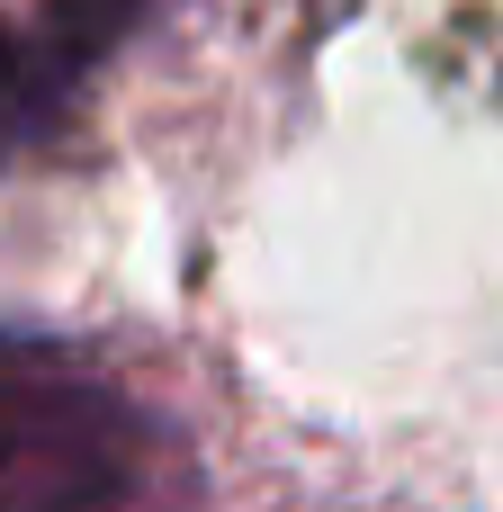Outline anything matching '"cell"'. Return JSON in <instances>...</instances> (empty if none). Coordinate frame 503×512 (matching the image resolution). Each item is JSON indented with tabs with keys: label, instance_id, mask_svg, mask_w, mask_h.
<instances>
[{
	"label": "cell",
	"instance_id": "cell-1",
	"mask_svg": "<svg viewBox=\"0 0 503 512\" xmlns=\"http://www.w3.org/2000/svg\"><path fill=\"white\" fill-rule=\"evenodd\" d=\"M162 486V441L135 396L63 351L0 342V504H135Z\"/></svg>",
	"mask_w": 503,
	"mask_h": 512
},
{
	"label": "cell",
	"instance_id": "cell-2",
	"mask_svg": "<svg viewBox=\"0 0 503 512\" xmlns=\"http://www.w3.org/2000/svg\"><path fill=\"white\" fill-rule=\"evenodd\" d=\"M126 27L135 0H0V162L63 126Z\"/></svg>",
	"mask_w": 503,
	"mask_h": 512
}]
</instances>
